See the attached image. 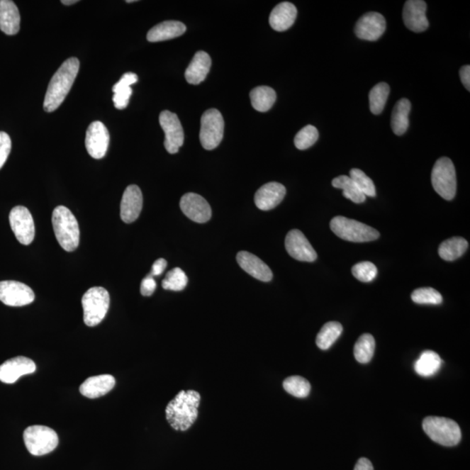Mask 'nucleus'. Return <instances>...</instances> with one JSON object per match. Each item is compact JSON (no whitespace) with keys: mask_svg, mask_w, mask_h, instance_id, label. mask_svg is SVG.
Masks as SVG:
<instances>
[{"mask_svg":"<svg viewBox=\"0 0 470 470\" xmlns=\"http://www.w3.org/2000/svg\"><path fill=\"white\" fill-rule=\"evenodd\" d=\"M79 70L77 58H70L61 65L49 83L44 101V110L52 113L62 104L70 91Z\"/></svg>","mask_w":470,"mask_h":470,"instance_id":"1","label":"nucleus"},{"mask_svg":"<svg viewBox=\"0 0 470 470\" xmlns=\"http://www.w3.org/2000/svg\"><path fill=\"white\" fill-rule=\"evenodd\" d=\"M201 395L194 391H182L168 403L166 418L175 430L186 431L193 425L198 418V408Z\"/></svg>","mask_w":470,"mask_h":470,"instance_id":"2","label":"nucleus"},{"mask_svg":"<svg viewBox=\"0 0 470 470\" xmlns=\"http://www.w3.org/2000/svg\"><path fill=\"white\" fill-rule=\"evenodd\" d=\"M53 231L61 247L67 252L77 250L79 244V227L77 219L67 206H59L53 210Z\"/></svg>","mask_w":470,"mask_h":470,"instance_id":"3","label":"nucleus"},{"mask_svg":"<svg viewBox=\"0 0 470 470\" xmlns=\"http://www.w3.org/2000/svg\"><path fill=\"white\" fill-rule=\"evenodd\" d=\"M423 427L432 441L442 446L453 447L461 442L460 427L449 418L427 416L423 420Z\"/></svg>","mask_w":470,"mask_h":470,"instance_id":"4","label":"nucleus"},{"mask_svg":"<svg viewBox=\"0 0 470 470\" xmlns=\"http://www.w3.org/2000/svg\"><path fill=\"white\" fill-rule=\"evenodd\" d=\"M331 230L347 242H373L380 237L379 232L369 225L343 216H336L330 223Z\"/></svg>","mask_w":470,"mask_h":470,"instance_id":"5","label":"nucleus"},{"mask_svg":"<svg viewBox=\"0 0 470 470\" xmlns=\"http://www.w3.org/2000/svg\"><path fill=\"white\" fill-rule=\"evenodd\" d=\"M110 305L108 290L101 286H94L84 294L82 307L84 322L89 327L97 326L104 320Z\"/></svg>","mask_w":470,"mask_h":470,"instance_id":"6","label":"nucleus"},{"mask_svg":"<svg viewBox=\"0 0 470 470\" xmlns=\"http://www.w3.org/2000/svg\"><path fill=\"white\" fill-rule=\"evenodd\" d=\"M431 182L435 192L446 201H452L457 194V174L454 166L447 157L437 160L432 170Z\"/></svg>","mask_w":470,"mask_h":470,"instance_id":"7","label":"nucleus"},{"mask_svg":"<svg viewBox=\"0 0 470 470\" xmlns=\"http://www.w3.org/2000/svg\"><path fill=\"white\" fill-rule=\"evenodd\" d=\"M23 437L26 449L33 456L40 457L49 454L59 444L58 435L45 426H30L24 431Z\"/></svg>","mask_w":470,"mask_h":470,"instance_id":"8","label":"nucleus"},{"mask_svg":"<svg viewBox=\"0 0 470 470\" xmlns=\"http://www.w3.org/2000/svg\"><path fill=\"white\" fill-rule=\"evenodd\" d=\"M224 120L220 111L213 108L206 111L201 121L200 140L206 150H213L219 146L224 135Z\"/></svg>","mask_w":470,"mask_h":470,"instance_id":"9","label":"nucleus"},{"mask_svg":"<svg viewBox=\"0 0 470 470\" xmlns=\"http://www.w3.org/2000/svg\"><path fill=\"white\" fill-rule=\"evenodd\" d=\"M9 221L15 237L23 245H30L35 236L33 218L26 206H15L10 213Z\"/></svg>","mask_w":470,"mask_h":470,"instance_id":"10","label":"nucleus"},{"mask_svg":"<svg viewBox=\"0 0 470 470\" xmlns=\"http://www.w3.org/2000/svg\"><path fill=\"white\" fill-rule=\"evenodd\" d=\"M160 127L165 133V146L169 154H177L184 143V131L177 114L170 111H163L160 114Z\"/></svg>","mask_w":470,"mask_h":470,"instance_id":"11","label":"nucleus"},{"mask_svg":"<svg viewBox=\"0 0 470 470\" xmlns=\"http://www.w3.org/2000/svg\"><path fill=\"white\" fill-rule=\"evenodd\" d=\"M35 299L33 289L20 281H0V301L10 307H23Z\"/></svg>","mask_w":470,"mask_h":470,"instance_id":"12","label":"nucleus"},{"mask_svg":"<svg viewBox=\"0 0 470 470\" xmlns=\"http://www.w3.org/2000/svg\"><path fill=\"white\" fill-rule=\"evenodd\" d=\"M109 133L106 125L101 121H94L87 128L86 147L94 159L104 158L109 147Z\"/></svg>","mask_w":470,"mask_h":470,"instance_id":"13","label":"nucleus"},{"mask_svg":"<svg viewBox=\"0 0 470 470\" xmlns=\"http://www.w3.org/2000/svg\"><path fill=\"white\" fill-rule=\"evenodd\" d=\"M285 247L289 254L297 261L313 262L317 259L315 250L298 229H293L286 235Z\"/></svg>","mask_w":470,"mask_h":470,"instance_id":"14","label":"nucleus"},{"mask_svg":"<svg viewBox=\"0 0 470 470\" xmlns=\"http://www.w3.org/2000/svg\"><path fill=\"white\" fill-rule=\"evenodd\" d=\"M385 30V18L376 11L363 15L354 28L355 34L359 39L369 41L379 40Z\"/></svg>","mask_w":470,"mask_h":470,"instance_id":"15","label":"nucleus"},{"mask_svg":"<svg viewBox=\"0 0 470 470\" xmlns=\"http://www.w3.org/2000/svg\"><path fill=\"white\" fill-rule=\"evenodd\" d=\"M181 209L190 220L197 223H206L211 219L212 209L208 201L197 194L189 193L181 198Z\"/></svg>","mask_w":470,"mask_h":470,"instance_id":"16","label":"nucleus"},{"mask_svg":"<svg viewBox=\"0 0 470 470\" xmlns=\"http://www.w3.org/2000/svg\"><path fill=\"white\" fill-rule=\"evenodd\" d=\"M427 4L423 0H408L405 3L403 18L405 26L414 33H423L429 28L426 16Z\"/></svg>","mask_w":470,"mask_h":470,"instance_id":"17","label":"nucleus"},{"mask_svg":"<svg viewBox=\"0 0 470 470\" xmlns=\"http://www.w3.org/2000/svg\"><path fill=\"white\" fill-rule=\"evenodd\" d=\"M36 365L33 361L24 357H18L7 360L0 366V381L11 384L25 374L35 372Z\"/></svg>","mask_w":470,"mask_h":470,"instance_id":"18","label":"nucleus"},{"mask_svg":"<svg viewBox=\"0 0 470 470\" xmlns=\"http://www.w3.org/2000/svg\"><path fill=\"white\" fill-rule=\"evenodd\" d=\"M143 206L142 193L139 186L130 185L125 189L121 203V217L125 223H132L139 218Z\"/></svg>","mask_w":470,"mask_h":470,"instance_id":"19","label":"nucleus"},{"mask_svg":"<svg viewBox=\"0 0 470 470\" xmlns=\"http://www.w3.org/2000/svg\"><path fill=\"white\" fill-rule=\"evenodd\" d=\"M286 196V189L284 185L277 182H270L263 185L254 196V203L259 209L263 211L276 208Z\"/></svg>","mask_w":470,"mask_h":470,"instance_id":"20","label":"nucleus"},{"mask_svg":"<svg viewBox=\"0 0 470 470\" xmlns=\"http://www.w3.org/2000/svg\"><path fill=\"white\" fill-rule=\"evenodd\" d=\"M237 262L245 272L259 281L269 282L273 279L270 267L253 254L246 251L240 252L237 254Z\"/></svg>","mask_w":470,"mask_h":470,"instance_id":"21","label":"nucleus"},{"mask_svg":"<svg viewBox=\"0 0 470 470\" xmlns=\"http://www.w3.org/2000/svg\"><path fill=\"white\" fill-rule=\"evenodd\" d=\"M116 386V379L111 374L91 376L83 382L79 391L87 398L95 399L106 395Z\"/></svg>","mask_w":470,"mask_h":470,"instance_id":"22","label":"nucleus"},{"mask_svg":"<svg viewBox=\"0 0 470 470\" xmlns=\"http://www.w3.org/2000/svg\"><path fill=\"white\" fill-rule=\"evenodd\" d=\"M297 17V9L292 3L282 2L274 7L269 16L271 28L277 32H284L293 25Z\"/></svg>","mask_w":470,"mask_h":470,"instance_id":"23","label":"nucleus"},{"mask_svg":"<svg viewBox=\"0 0 470 470\" xmlns=\"http://www.w3.org/2000/svg\"><path fill=\"white\" fill-rule=\"evenodd\" d=\"M21 28V15L11 0H0V30L7 35H15Z\"/></svg>","mask_w":470,"mask_h":470,"instance_id":"24","label":"nucleus"},{"mask_svg":"<svg viewBox=\"0 0 470 470\" xmlns=\"http://www.w3.org/2000/svg\"><path fill=\"white\" fill-rule=\"evenodd\" d=\"M211 65L212 60L208 53L203 51L196 52L189 67L186 68L185 72L186 82L192 85H198L204 82Z\"/></svg>","mask_w":470,"mask_h":470,"instance_id":"25","label":"nucleus"},{"mask_svg":"<svg viewBox=\"0 0 470 470\" xmlns=\"http://www.w3.org/2000/svg\"><path fill=\"white\" fill-rule=\"evenodd\" d=\"M186 30V26L182 22L164 21L149 30L147 38L149 42L166 41L181 36Z\"/></svg>","mask_w":470,"mask_h":470,"instance_id":"26","label":"nucleus"},{"mask_svg":"<svg viewBox=\"0 0 470 470\" xmlns=\"http://www.w3.org/2000/svg\"><path fill=\"white\" fill-rule=\"evenodd\" d=\"M138 76L133 72H127L113 87L114 106L118 110L125 109L129 104L133 94L131 86L137 83Z\"/></svg>","mask_w":470,"mask_h":470,"instance_id":"27","label":"nucleus"},{"mask_svg":"<svg viewBox=\"0 0 470 470\" xmlns=\"http://www.w3.org/2000/svg\"><path fill=\"white\" fill-rule=\"evenodd\" d=\"M411 103L407 99H400L393 108L391 118V127L395 135L401 136L407 132L410 127V113Z\"/></svg>","mask_w":470,"mask_h":470,"instance_id":"28","label":"nucleus"},{"mask_svg":"<svg viewBox=\"0 0 470 470\" xmlns=\"http://www.w3.org/2000/svg\"><path fill=\"white\" fill-rule=\"evenodd\" d=\"M468 247L467 240L461 237H453L441 244L438 253L444 261L453 262L460 258L467 251Z\"/></svg>","mask_w":470,"mask_h":470,"instance_id":"29","label":"nucleus"},{"mask_svg":"<svg viewBox=\"0 0 470 470\" xmlns=\"http://www.w3.org/2000/svg\"><path fill=\"white\" fill-rule=\"evenodd\" d=\"M250 99L252 106L258 112H267L272 108L276 101V93L271 87L258 86L251 91Z\"/></svg>","mask_w":470,"mask_h":470,"instance_id":"30","label":"nucleus"},{"mask_svg":"<svg viewBox=\"0 0 470 470\" xmlns=\"http://www.w3.org/2000/svg\"><path fill=\"white\" fill-rule=\"evenodd\" d=\"M442 359L439 354L434 351L427 350L420 355L418 361L415 363V372L419 376L427 377L434 376L440 369Z\"/></svg>","mask_w":470,"mask_h":470,"instance_id":"31","label":"nucleus"},{"mask_svg":"<svg viewBox=\"0 0 470 470\" xmlns=\"http://www.w3.org/2000/svg\"><path fill=\"white\" fill-rule=\"evenodd\" d=\"M342 330V324L337 322H330L325 324L319 334L317 335V346L323 350L330 349L341 336Z\"/></svg>","mask_w":470,"mask_h":470,"instance_id":"32","label":"nucleus"},{"mask_svg":"<svg viewBox=\"0 0 470 470\" xmlns=\"http://www.w3.org/2000/svg\"><path fill=\"white\" fill-rule=\"evenodd\" d=\"M335 189H342L343 191V196L352 201L354 203L360 204L366 201V196L363 194L354 182L349 177L342 175V177H336L332 181Z\"/></svg>","mask_w":470,"mask_h":470,"instance_id":"33","label":"nucleus"},{"mask_svg":"<svg viewBox=\"0 0 470 470\" xmlns=\"http://www.w3.org/2000/svg\"><path fill=\"white\" fill-rule=\"evenodd\" d=\"M374 349H376V342H374L373 335L363 334L355 343L354 358L360 363H368L374 357Z\"/></svg>","mask_w":470,"mask_h":470,"instance_id":"34","label":"nucleus"},{"mask_svg":"<svg viewBox=\"0 0 470 470\" xmlns=\"http://www.w3.org/2000/svg\"><path fill=\"white\" fill-rule=\"evenodd\" d=\"M389 93L391 87L387 83L381 82L373 87L369 95V106L372 113L376 116L381 113L387 103Z\"/></svg>","mask_w":470,"mask_h":470,"instance_id":"35","label":"nucleus"},{"mask_svg":"<svg viewBox=\"0 0 470 470\" xmlns=\"http://www.w3.org/2000/svg\"><path fill=\"white\" fill-rule=\"evenodd\" d=\"M284 388L286 392L298 398H305L310 393L311 386L308 380L301 376H290L284 382Z\"/></svg>","mask_w":470,"mask_h":470,"instance_id":"36","label":"nucleus"},{"mask_svg":"<svg viewBox=\"0 0 470 470\" xmlns=\"http://www.w3.org/2000/svg\"><path fill=\"white\" fill-rule=\"evenodd\" d=\"M189 282L186 274L184 271L179 267H175L166 275V278L162 281V288L172 291H182L186 289Z\"/></svg>","mask_w":470,"mask_h":470,"instance_id":"37","label":"nucleus"},{"mask_svg":"<svg viewBox=\"0 0 470 470\" xmlns=\"http://www.w3.org/2000/svg\"><path fill=\"white\" fill-rule=\"evenodd\" d=\"M349 174V177L352 179L354 184L365 196L374 197L376 196V186H374L372 179L367 177L364 172L354 168L350 171Z\"/></svg>","mask_w":470,"mask_h":470,"instance_id":"38","label":"nucleus"},{"mask_svg":"<svg viewBox=\"0 0 470 470\" xmlns=\"http://www.w3.org/2000/svg\"><path fill=\"white\" fill-rule=\"evenodd\" d=\"M319 133L313 125H306L294 138V145L299 150H306L311 147L318 140Z\"/></svg>","mask_w":470,"mask_h":470,"instance_id":"39","label":"nucleus"},{"mask_svg":"<svg viewBox=\"0 0 470 470\" xmlns=\"http://www.w3.org/2000/svg\"><path fill=\"white\" fill-rule=\"evenodd\" d=\"M411 298L414 303L418 304L439 305L442 303V294L432 288L415 289Z\"/></svg>","mask_w":470,"mask_h":470,"instance_id":"40","label":"nucleus"},{"mask_svg":"<svg viewBox=\"0 0 470 470\" xmlns=\"http://www.w3.org/2000/svg\"><path fill=\"white\" fill-rule=\"evenodd\" d=\"M377 273L376 265L369 262H359L352 267L354 276L362 282H371L376 279Z\"/></svg>","mask_w":470,"mask_h":470,"instance_id":"41","label":"nucleus"},{"mask_svg":"<svg viewBox=\"0 0 470 470\" xmlns=\"http://www.w3.org/2000/svg\"><path fill=\"white\" fill-rule=\"evenodd\" d=\"M11 149V140L5 132H0V169L5 165Z\"/></svg>","mask_w":470,"mask_h":470,"instance_id":"42","label":"nucleus"},{"mask_svg":"<svg viewBox=\"0 0 470 470\" xmlns=\"http://www.w3.org/2000/svg\"><path fill=\"white\" fill-rule=\"evenodd\" d=\"M157 284L155 278L149 274L144 279L140 285V293L143 296H151L155 293Z\"/></svg>","mask_w":470,"mask_h":470,"instance_id":"43","label":"nucleus"},{"mask_svg":"<svg viewBox=\"0 0 470 470\" xmlns=\"http://www.w3.org/2000/svg\"><path fill=\"white\" fill-rule=\"evenodd\" d=\"M167 266V262L165 259L160 258L157 259L154 263V265L152 267L151 274L152 277L160 276V274H162L164 271H165Z\"/></svg>","mask_w":470,"mask_h":470,"instance_id":"44","label":"nucleus"},{"mask_svg":"<svg viewBox=\"0 0 470 470\" xmlns=\"http://www.w3.org/2000/svg\"><path fill=\"white\" fill-rule=\"evenodd\" d=\"M460 78L466 89L470 91V67H462L460 70Z\"/></svg>","mask_w":470,"mask_h":470,"instance_id":"45","label":"nucleus"},{"mask_svg":"<svg viewBox=\"0 0 470 470\" xmlns=\"http://www.w3.org/2000/svg\"><path fill=\"white\" fill-rule=\"evenodd\" d=\"M354 470H374L372 462L367 458H361L355 465Z\"/></svg>","mask_w":470,"mask_h":470,"instance_id":"46","label":"nucleus"},{"mask_svg":"<svg viewBox=\"0 0 470 470\" xmlns=\"http://www.w3.org/2000/svg\"><path fill=\"white\" fill-rule=\"evenodd\" d=\"M78 2V0H62V1H61V3H62L65 6L74 5V4Z\"/></svg>","mask_w":470,"mask_h":470,"instance_id":"47","label":"nucleus"}]
</instances>
